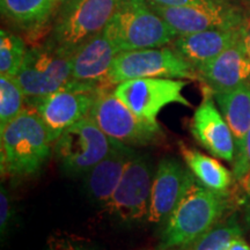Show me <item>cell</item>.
Returning a JSON list of instances; mask_svg holds the SVG:
<instances>
[{
    "mask_svg": "<svg viewBox=\"0 0 250 250\" xmlns=\"http://www.w3.org/2000/svg\"><path fill=\"white\" fill-rule=\"evenodd\" d=\"M240 31H241V40L250 58V18H245L242 26L240 27Z\"/></svg>",
    "mask_w": 250,
    "mask_h": 250,
    "instance_id": "cell-29",
    "label": "cell"
},
{
    "mask_svg": "<svg viewBox=\"0 0 250 250\" xmlns=\"http://www.w3.org/2000/svg\"><path fill=\"white\" fill-rule=\"evenodd\" d=\"M153 4L165 6V7H183V6L196 5L199 2H204L206 0H148Z\"/></svg>",
    "mask_w": 250,
    "mask_h": 250,
    "instance_id": "cell-28",
    "label": "cell"
},
{
    "mask_svg": "<svg viewBox=\"0 0 250 250\" xmlns=\"http://www.w3.org/2000/svg\"><path fill=\"white\" fill-rule=\"evenodd\" d=\"M118 0H73L65 5L48 44L73 55L81 44L102 33Z\"/></svg>",
    "mask_w": 250,
    "mask_h": 250,
    "instance_id": "cell-6",
    "label": "cell"
},
{
    "mask_svg": "<svg viewBox=\"0 0 250 250\" xmlns=\"http://www.w3.org/2000/svg\"><path fill=\"white\" fill-rule=\"evenodd\" d=\"M186 86V81L181 79L140 78L118 83L114 93L140 120L158 124V115L171 103L191 107L182 93Z\"/></svg>",
    "mask_w": 250,
    "mask_h": 250,
    "instance_id": "cell-10",
    "label": "cell"
},
{
    "mask_svg": "<svg viewBox=\"0 0 250 250\" xmlns=\"http://www.w3.org/2000/svg\"><path fill=\"white\" fill-rule=\"evenodd\" d=\"M241 228L235 220L214 225L204 235L196 240L186 250H228L234 239L241 236Z\"/></svg>",
    "mask_w": 250,
    "mask_h": 250,
    "instance_id": "cell-24",
    "label": "cell"
},
{
    "mask_svg": "<svg viewBox=\"0 0 250 250\" xmlns=\"http://www.w3.org/2000/svg\"><path fill=\"white\" fill-rule=\"evenodd\" d=\"M241 39L240 28L210 29L179 35L171 42L173 48L195 67L211 61Z\"/></svg>",
    "mask_w": 250,
    "mask_h": 250,
    "instance_id": "cell-18",
    "label": "cell"
},
{
    "mask_svg": "<svg viewBox=\"0 0 250 250\" xmlns=\"http://www.w3.org/2000/svg\"><path fill=\"white\" fill-rule=\"evenodd\" d=\"M152 183L151 164L145 155L134 152L107 205L110 213L127 224L148 217Z\"/></svg>",
    "mask_w": 250,
    "mask_h": 250,
    "instance_id": "cell-12",
    "label": "cell"
},
{
    "mask_svg": "<svg viewBox=\"0 0 250 250\" xmlns=\"http://www.w3.org/2000/svg\"><path fill=\"white\" fill-rule=\"evenodd\" d=\"M23 40L2 29L0 31V76L15 78L26 57Z\"/></svg>",
    "mask_w": 250,
    "mask_h": 250,
    "instance_id": "cell-23",
    "label": "cell"
},
{
    "mask_svg": "<svg viewBox=\"0 0 250 250\" xmlns=\"http://www.w3.org/2000/svg\"><path fill=\"white\" fill-rule=\"evenodd\" d=\"M228 250H250V247L247 245L245 240L242 239V236H239L233 240Z\"/></svg>",
    "mask_w": 250,
    "mask_h": 250,
    "instance_id": "cell-30",
    "label": "cell"
},
{
    "mask_svg": "<svg viewBox=\"0 0 250 250\" xmlns=\"http://www.w3.org/2000/svg\"><path fill=\"white\" fill-rule=\"evenodd\" d=\"M161 250H170V249H164V248H162Z\"/></svg>",
    "mask_w": 250,
    "mask_h": 250,
    "instance_id": "cell-32",
    "label": "cell"
},
{
    "mask_svg": "<svg viewBox=\"0 0 250 250\" xmlns=\"http://www.w3.org/2000/svg\"><path fill=\"white\" fill-rule=\"evenodd\" d=\"M247 1H250V0H247Z\"/></svg>",
    "mask_w": 250,
    "mask_h": 250,
    "instance_id": "cell-33",
    "label": "cell"
},
{
    "mask_svg": "<svg viewBox=\"0 0 250 250\" xmlns=\"http://www.w3.org/2000/svg\"><path fill=\"white\" fill-rule=\"evenodd\" d=\"M192 177L191 170L175 158H164L153 177L148 221L166 224Z\"/></svg>",
    "mask_w": 250,
    "mask_h": 250,
    "instance_id": "cell-13",
    "label": "cell"
},
{
    "mask_svg": "<svg viewBox=\"0 0 250 250\" xmlns=\"http://www.w3.org/2000/svg\"><path fill=\"white\" fill-rule=\"evenodd\" d=\"M102 88L104 87L72 81L68 86L50 95L31 100L29 107L35 109L39 114L55 144L65 130L88 116L90 108Z\"/></svg>",
    "mask_w": 250,
    "mask_h": 250,
    "instance_id": "cell-9",
    "label": "cell"
},
{
    "mask_svg": "<svg viewBox=\"0 0 250 250\" xmlns=\"http://www.w3.org/2000/svg\"><path fill=\"white\" fill-rule=\"evenodd\" d=\"M15 80L28 101L44 98L72 83V56L46 43L27 50Z\"/></svg>",
    "mask_w": 250,
    "mask_h": 250,
    "instance_id": "cell-8",
    "label": "cell"
},
{
    "mask_svg": "<svg viewBox=\"0 0 250 250\" xmlns=\"http://www.w3.org/2000/svg\"><path fill=\"white\" fill-rule=\"evenodd\" d=\"M116 143L86 116L58 137L55 154L65 174L83 176L112 151Z\"/></svg>",
    "mask_w": 250,
    "mask_h": 250,
    "instance_id": "cell-5",
    "label": "cell"
},
{
    "mask_svg": "<svg viewBox=\"0 0 250 250\" xmlns=\"http://www.w3.org/2000/svg\"><path fill=\"white\" fill-rule=\"evenodd\" d=\"M118 51L104 31L86 41L72 55V80L109 87L108 76Z\"/></svg>",
    "mask_w": 250,
    "mask_h": 250,
    "instance_id": "cell-16",
    "label": "cell"
},
{
    "mask_svg": "<svg viewBox=\"0 0 250 250\" xmlns=\"http://www.w3.org/2000/svg\"><path fill=\"white\" fill-rule=\"evenodd\" d=\"M88 116L111 139L126 146H148L164 143L159 124L140 120L108 87L100 90Z\"/></svg>",
    "mask_w": 250,
    "mask_h": 250,
    "instance_id": "cell-4",
    "label": "cell"
},
{
    "mask_svg": "<svg viewBox=\"0 0 250 250\" xmlns=\"http://www.w3.org/2000/svg\"><path fill=\"white\" fill-rule=\"evenodd\" d=\"M198 80L212 93L229 90L250 83V58L242 40L196 68Z\"/></svg>",
    "mask_w": 250,
    "mask_h": 250,
    "instance_id": "cell-15",
    "label": "cell"
},
{
    "mask_svg": "<svg viewBox=\"0 0 250 250\" xmlns=\"http://www.w3.org/2000/svg\"><path fill=\"white\" fill-rule=\"evenodd\" d=\"M149 5L169 24L177 36L210 29L240 28L245 21L239 8L223 0H206L183 7H165L153 2H149Z\"/></svg>",
    "mask_w": 250,
    "mask_h": 250,
    "instance_id": "cell-11",
    "label": "cell"
},
{
    "mask_svg": "<svg viewBox=\"0 0 250 250\" xmlns=\"http://www.w3.org/2000/svg\"><path fill=\"white\" fill-rule=\"evenodd\" d=\"M14 219V208L11 201V196L5 187H1L0 191V232L1 236L7 234Z\"/></svg>",
    "mask_w": 250,
    "mask_h": 250,
    "instance_id": "cell-26",
    "label": "cell"
},
{
    "mask_svg": "<svg viewBox=\"0 0 250 250\" xmlns=\"http://www.w3.org/2000/svg\"><path fill=\"white\" fill-rule=\"evenodd\" d=\"M134 154L130 146L120 142L112 151L83 175V190L89 201L98 205H108L120 183L125 166Z\"/></svg>",
    "mask_w": 250,
    "mask_h": 250,
    "instance_id": "cell-17",
    "label": "cell"
},
{
    "mask_svg": "<svg viewBox=\"0 0 250 250\" xmlns=\"http://www.w3.org/2000/svg\"><path fill=\"white\" fill-rule=\"evenodd\" d=\"M24 98L26 95L15 78L0 76V131L23 110Z\"/></svg>",
    "mask_w": 250,
    "mask_h": 250,
    "instance_id": "cell-22",
    "label": "cell"
},
{
    "mask_svg": "<svg viewBox=\"0 0 250 250\" xmlns=\"http://www.w3.org/2000/svg\"><path fill=\"white\" fill-rule=\"evenodd\" d=\"M56 1L58 2V5H62V6H65V5L70 4V2L73 1V0H56Z\"/></svg>",
    "mask_w": 250,
    "mask_h": 250,
    "instance_id": "cell-31",
    "label": "cell"
},
{
    "mask_svg": "<svg viewBox=\"0 0 250 250\" xmlns=\"http://www.w3.org/2000/svg\"><path fill=\"white\" fill-rule=\"evenodd\" d=\"M104 34L120 52L161 48L177 37L147 0H118Z\"/></svg>",
    "mask_w": 250,
    "mask_h": 250,
    "instance_id": "cell-3",
    "label": "cell"
},
{
    "mask_svg": "<svg viewBox=\"0 0 250 250\" xmlns=\"http://www.w3.org/2000/svg\"><path fill=\"white\" fill-rule=\"evenodd\" d=\"M234 179L239 181L245 187L246 191L250 195V130L247 134L245 155L242 161L237 166H234Z\"/></svg>",
    "mask_w": 250,
    "mask_h": 250,
    "instance_id": "cell-27",
    "label": "cell"
},
{
    "mask_svg": "<svg viewBox=\"0 0 250 250\" xmlns=\"http://www.w3.org/2000/svg\"><path fill=\"white\" fill-rule=\"evenodd\" d=\"M212 94L232 131L235 144L234 166H237L245 155L247 134L250 130V83Z\"/></svg>",
    "mask_w": 250,
    "mask_h": 250,
    "instance_id": "cell-19",
    "label": "cell"
},
{
    "mask_svg": "<svg viewBox=\"0 0 250 250\" xmlns=\"http://www.w3.org/2000/svg\"><path fill=\"white\" fill-rule=\"evenodd\" d=\"M1 173L13 177L29 176L42 169L54 144L34 108L24 107L0 133Z\"/></svg>",
    "mask_w": 250,
    "mask_h": 250,
    "instance_id": "cell-1",
    "label": "cell"
},
{
    "mask_svg": "<svg viewBox=\"0 0 250 250\" xmlns=\"http://www.w3.org/2000/svg\"><path fill=\"white\" fill-rule=\"evenodd\" d=\"M45 250H96L92 243L70 234H57L49 239Z\"/></svg>",
    "mask_w": 250,
    "mask_h": 250,
    "instance_id": "cell-25",
    "label": "cell"
},
{
    "mask_svg": "<svg viewBox=\"0 0 250 250\" xmlns=\"http://www.w3.org/2000/svg\"><path fill=\"white\" fill-rule=\"evenodd\" d=\"M140 78L198 80L195 67L173 48L161 46L117 54L109 72V85Z\"/></svg>",
    "mask_w": 250,
    "mask_h": 250,
    "instance_id": "cell-7",
    "label": "cell"
},
{
    "mask_svg": "<svg viewBox=\"0 0 250 250\" xmlns=\"http://www.w3.org/2000/svg\"><path fill=\"white\" fill-rule=\"evenodd\" d=\"M226 208L223 193L203 186L195 176L165 225L162 248H187L210 230Z\"/></svg>",
    "mask_w": 250,
    "mask_h": 250,
    "instance_id": "cell-2",
    "label": "cell"
},
{
    "mask_svg": "<svg viewBox=\"0 0 250 250\" xmlns=\"http://www.w3.org/2000/svg\"><path fill=\"white\" fill-rule=\"evenodd\" d=\"M179 146L187 167L203 186L220 193L226 191L232 183V176L220 162L196 149L188 147L182 142L179 143Z\"/></svg>",
    "mask_w": 250,
    "mask_h": 250,
    "instance_id": "cell-20",
    "label": "cell"
},
{
    "mask_svg": "<svg viewBox=\"0 0 250 250\" xmlns=\"http://www.w3.org/2000/svg\"><path fill=\"white\" fill-rule=\"evenodd\" d=\"M203 95V101L191 120V134L211 154L225 161H234L235 144L232 131L215 107L213 94L206 86Z\"/></svg>",
    "mask_w": 250,
    "mask_h": 250,
    "instance_id": "cell-14",
    "label": "cell"
},
{
    "mask_svg": "<svg viewBox=\"0 0 250 250\" xmlns=\"http://www.w3.org/2000/svg\"><path fill=\"white\" fill-rule=\"evenodd\" d=\"M57 5L56 0H0L2 15L15 26L31 31L44 26Z\"/></svg>",
    "mask_w": 250,
    "mask_h": 250,
    "instance_id": "cell-21",
    "label": "cell"
}]
</instances>
